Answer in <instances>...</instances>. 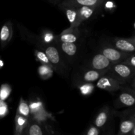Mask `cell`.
<instances>
[{
    "label": "cell",
    "instance_id": "1",
    "mask_svg": "<svg viewBox=\"0 0 135 135\" xmlns=\"http://www.w3.org/2000/svg\"><path fill=\"white\" fill-rule=\"evenodd\" d=\"M135 68L125 64L123 62L114 63L109 67L105 74L114 78L121 84L127 83L133 79Z\"/></svg>",
    "mask_w": 135,
    "mask_h": 135
},
{
    "label": "cell",
    "instance_id": "2",
    "mask_svg": "<svg viewBox=\"0 0 135 135\" xmlns=\"http://www.w3.org/2000/svg\"><path fill=\"white\" fill-rule=\"evenodd\" d=\"M42 49L44 50L45 54L48 57L50 64L52 66L54 69L59 71L58 73H60L61 71H63L64 69H65L64 63L62 61L60 52L57 47L51 44H45Z\"/></svg>",
    "mask_w": 135,
    "mask_h": 135
},
{
    "label": "cell",
    "instance_id": "3",
    "mask_svg": "<svg viewBox=\"0 0 135 135\" xmlns=\"http://www.w3.org/2000/svg\"><path fill=\"white\" fill-rule=\"evenodd\" d=\"M100 53L106 57L113 64L123 62L131 54L123 52L117 50L113 46H103L100 50Z\"/></svg>",
    "mask_w": 135,
    "mask_h": 135
},
{
    "label": "cell",
    "instance_id": "4",
    "mask_svg": "<svg viewBox=\"0 0 135 135\" xmlns=\"http://www.w3.org/2000/svg\"><path fill=\"white\" fill-rule=\"evenodd\" d=\"M121 84L116 79L108 75L102 76L96 84L98 88L110 92L119 90L121 88Z\"/></svg>",
    "mask_w": 135,
    "mask_h": 135
},
{
    "label": "cell",
    "instance_id": "5",
    "mask_svg": "<svg viewBox=\"0 0 135 135\" xmlns=\"http://www.w3.org/2000/svg\"><path fill=\"white\" fill-rule=\"evenodd\" d=\"M98 8L91 7L87 6H79L78 7V13L76 16V21L75 23L70 26L68 29H74L79 27L83 22L89 19L96 12Z\"/></svg>",
    "mask_w": 135,
    "mask_h": 135
},
{
    "label": "cell",
    "instance_id": "6",
    "mask_svg": "<svg viewBox=\"0 0 135 135\" xmlns=\"http://www.w3.org/2000/svg\"><path fill=\"white\" fill-rule=\"evenodd\" d=\"M112 46L123 52L132 54L135 50L134 38H115L112 40Z\"/></svg>",
    "mask_w": 135,
    "mask_h": 135
},
{
    "label": "cell",
    "instance_id": "7",
    "mask_svg": "<svg viewBox=\"0 0 135 135\" xmlns=\"http://www.w3.org/2000/svg\"><path fill=\"white\" fill-rule=\"evenodd\" d=\"M113 63L103 54L99 52L92 57L90 61V68L98 71H108Z\"/></svg>",
    "mask_w": 135,
    "mask_h": 135
},
{
    "label": "cell",
    "instance_id": "8",
    "mask_svg": "<svg viewBox=\"0 0 135 135\" xmlns=\"http://www.w3.org/2000/svg\"><path fill=\"white\" fill-rule=\"evenodd\" d=\"M13 24L11 21H8L4 24L0 30V44L2 48H4L13 37Z\"/></svg>",
    "mask_w": 135,
    "mask_h": 135
},
{
    "label": "cell",
    "instance_id": "9",
    "mask_svg": "<svg viewBox=\"0 0 135 135\" xmlns=\"http://www.w3.org/2000/svg\"><path fill=\"white\" fill-rule=\"evenodd\" d=\"M78 7H79L78 5L71 3L66 0L63 1L61 5V7L64 11L65 13L71 24L70 26H72L76 21L78 13Z\"/></svg>",
    "mask_w": 135,
    "mask_h": 135
},
{
    "label": "cell",
    "instance_id": "10",
    "mask_svg": "<svg viewBox=\"0 0 135 135\" xmlns=\"http://www.w3.org/2000/svg\"><path fill=\"white\" fill-rule=\"evenodd\" d=\"M77 28H78L74 29H66L57 38L58 42H70V43H75L77 42L80 37L79 32L76 30Z\"/></svg>",
    "mask_w": 135,
    "mask_h": 135
},
{
    "label": "cell",
    "instance_id": "11",
    "mask_svg": "<svg viewBox=\"0 0 135 135\" xmlns=\"http://www.w3.org/2000/svg\"><path fill=\"white\" fill-rule=\"evenodd\" d=\"M134 116L129 118H124L120 123L119 134L125 135L129 134L132 133V134H134Z\"/></svg>",
    "mask_w": 135,
    "mask_h": 135
},
{
    "label": "cell",
    "instance_id": "12",
    "mask_svg": "<svg viewBox=\"0 0 135 135\" xmlns=\"http://www.w3.org/2000/svg\"><path fill=\"white\" fill-rule=\"evenodd\" d=\"M134 94L133 91L125 90L121 92L117 99V104L119 106L131 107L134 104Z\"/></svg>",
    "mask_w": 135,
    "mask_h": 135
},
{
    "label": "cell",
    "instance_id": "13",
    "mask_svg": "<svg viewBox=\"0 0 135 135\" xmlns=\"http://www.w3.org/2000/svg\"><path fill=\"white\" fill-rule=\"evenodd\" d=\"M109 108L108 107L103 108L96 115L94 120V126L98 129L104 127L109 119Z\"/></svg>",
    "mask_w": 135,
    "mask_h": 135
},
{
    "label": "cell",
    "instance_id": "14",
    "mask_svg": "<svg viewBox=\"0 0 135 135\" xmlns=\"http://www.w3.org/2000/svg\"><path fill=\"white\" fill-rule=\"evenodd\" d=\"M28 123V118L24 117L17 113L15 119V135L23 134L25 129Z\"/></svg>",
    "mask_w": 135,
    "mask_h": 135
},
{
    "label": "cell",
    "instance_id": "15",
    "mask_svg": "<svg viewBox=\"0 0 135 135\" xmlns=\"http://www.w3.org/2000/svg\"><path fill=\"white\" fill-rule=\"evenodd\" d=\"M108 71H98V70L90 69L85 71L83 73L82 79L84 83H93L98 80L102 76L105 75Z\"/></svg>",
    "mask_w": 135,
    "mask_h": 135
},
{
    "label": "cell",
    "instance_id": "16",
    "mask_svg": "<svg viewBox=\"0 0 135 135\" xmlns=\"http://www.w3.org/2000/svg\"><path fill=\"white\" fill-rule=\"evenodd\" d=\"M59 48L62 52L69 57H73L76 54L78 51L77 45L75 43L59 42Z\"/></svg>",
    "mask_w": 135,
    "mask_h": 135
},
{
    "label": "cell",
    "instance_id": "17",
    "mask_svg": "<svg viewBox=\"0 0 135 135\" xmlns=\"http://www.w3.org/2000/svg\"><path fill=\"white\" fill-rule=\"evenodd\" d=\"M68 2L78 6H87L100 8L105 2V0H66Z\"/></svg>",
    "mask_w": 135,
    "mask_h": 135
},
{
    "label": "cell",
    "instance_id": "18",
    "mask_svg": "<svg viewBox=\"0 0 135 135\" xmlns=\"http://www.w3.org/2000/svg\"><path fill=\"white\" fill-rule=\"evenodd\" d=\"M25 134L28 135H43L44 132L40 125L39 123L36 121H33L28 123L27 127L25 130ZM23 133V134H24Z\"/></svg>",
    "mask_w": 135,
    "mask_h": 135
},
{
    "label": "cell",
    "instance_id": "19",
    "mask_svg": "<svg viewBox=\"0 0 135 135\" xmlns=\"http://www.w3.org/2000/svg\"><path fill=\"white\" fill-rule=\"evenodd\" d=\"M38 73L41 79L43 80H46L52 76L54 69L51 65L42 64L38 67Z\"/></svg>",
    "mask_w": 135,
    "mask_h": 135
},
{
    "label": "cell",
    "instance_id": "20",
    "mask_svg": "<svg viewBox=\"0 0 135 135\" xmlns=\"http://www.w3.org/2000/svg\"><path fill=\"white\" fill-rule=\"evenodd\" d=\"M17 113L26 118H29L30 115V111L29 105L25 100L22 98H21L18 104V108H17Z\"/></svg>",
    "mask_w": 135,
    "mask_h": 135
},
{
    "label": "cell",
    "instance_id": "21",
    "mask_svg": "<svg viewBox=\"0 0 135 135\" xmlns=\"http://www.w3.org/2000/svg\"><path fill=\"white\" fill-rule=\"evenodd\" d=\"M34 55H35L36 59L38 61L40 62L42 64L51 65L48 57H47V56L46 55V54H45V52L41 51V50L40 51V50H35V51H34ZM51 67H52V66H51Z\"/></svg>",
    "mask_w": 135,
    "mask_h": 135
},
{
    "label": "cell",
    "instance_id": "22",
    "mask_svg": "<svg viewBox=\"0 0 135 135\" xmlns=\"http://www.w3.org/2000/svg\"><path fill=\"white\" fill-rule=\"evenodd\" d=\"M11 87L8 84H3L0 87V100H5L11 94Z\"/></svg>",
    "mask_w": 135,
    "mask_h": 135
},
{
    "label": "cell",
    "instance_id": "23",
    "mask_svg": "<svg viewBox=\"0 0 135 135\" xmlns=\"http://www.w3.org/2000/svg\"><path fill=\"white\" fill-rule=\"evenodd\" d=\"M94 86L91 83H85L79 87L80 93L84 96H88L93 92Z\"/></svg>",
    "mask_w": 135,
    "mask_h": 135
},
{
    "label": "cell",
    "instance_id": "24",
    "mask_svg": "<svg viewBox=\"0 0 135 135\" xmlns=\"http://www.w3.org/2000/svg\"><path fill=\"white\" fill-rule=\"evenodd\" d=\"M40 39L43 43L46 44H51L55 40V36L49 30H45L42 33Z\"/></svg>",
    "mask_w": 135,
    "mask_h": 135
},
{
    "label": "cell",
    "instance_id": "25",
    "mask_svg": "<svg viewBox=\"0 0 135 135\" xmlns=\"http://www.w3.org/2000/svg\"><path fill=\"white\" fill-rule=\"evenodd\" d=\"M29 108H30V114L32 115L44 108V105L41 101H34L30 102V104H29Z\"/></svg>",
    "mask_w": 135,
    "mask_h": 135
},
{
    "label": "cell",
    "instance_id": "26",
    "mask_svg": "<svg viewBox=\"0 0 135 135\" xmlns=\"http://www.w3.org/2000/svg\"><path fill=\"white\" fill-rule=\"evenodd\" d=\"M9 112L8 106L4 100H0V117H4Z\"/></svg>",
    "mask_w": 135,
    "mask_h": 135
},
{
    "label": "cell",
    "instance_id": "27",
    "mask_svg": "<svg viewBox=\"0 0 135 135\" xmlns=\"http://www.w3.org/2000/svg\"><path fill=\"white\" fill-rule=\"evenodd\" d=\"M123 62L133 68H135V56L134 53L131 54Z\"/></svg>",
    "mask_w": 135,
    "mask_h": 135
},
{
    "label": "cell",
    "instance_id": "28",
    "mask_svg": "<svg viewBox=\"0 0 135 135\" xmlns=\"http://www.w3.org/2000/svg\"><path fill=\"white\" fill-rule=\"evenodd\" d=\"M86 134V135H98L100 134V130L96 126H92L88 129Z\"/></svg>",
    "mask_w": 135,
    "mask_h": 135
},
{
    "label": "cell",
    "instance_id": "29",
    "mask_svg": "<svg viewBox=\"0 0 135 135\" xmlns=\"http://www.w3.org/2000/svg\"><path fill=\"white\" fill-rule=\"evenodd\" d=\"M105 8L107 10H113L115 9V4L112 1H108L105 4Z\"/></svg>",
    "mask_w": 135,
    "mask_h": 135
},
{
    "label": "cell",
    "instance_id": "30",
    "mask_svg": "<svg viewBox=\"0 0 135 135\" xmlns=\"http://www.w3.org/2000/svg\"><path fill=\"white\" fill-rule=\"evenodd\" d=\"M4 66V63H3V61L2 59H0V69L2 68Z\"/></svg>",
    "mask_w": 135,
    "mask_h": 135
}]
</instances>
